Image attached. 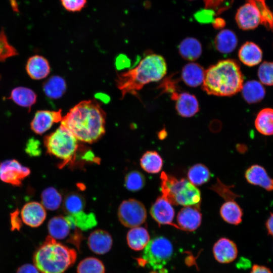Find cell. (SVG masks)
Masks as SVG:
<instances>
[{
    "label": "cell",
    "mask_w": 273,
    "mask_h": 273,
    "mask_svg": "<svg viewBox=\"0 0 273 273\" xmlns=\"http://www.w3.org/2000/svg\"><path fill=\"white\" fill-rule=\"evenodd\" d=\"M113 239L110 234L103 230H96L89 236L87 244L89 248L97 254H104L111 249Z\"/></svg>",
    "instance_id": "cell-15"
},
{
    "label": "cell",
    "mask_w": 273,
    "mask_h": 273,
    "mask_svg": "<svg viewBox=\"0 0 273 273\" xmlns=\"http://www.w3.org/2000/svg\"><path fill=\"white\" fill-rule=\"evenodd\" d=\"M43 89L48 97L50 99H58L65 93L66 84L62 77L55 75L50 77L44 82Z\"/></svg>",
    "instance_id": "cell-30"
},
{
    "label": "cell",
    "mask_w": 273,
    "mask_h": 273,
    "mask_svg": "<svg viewBox=\"0 0 273 273\" xmlns=\"http://www.w3.org/2000/svg\"><path fill=\"white\" fill-rule=\"evenodd\" d=\"M214 44L215 49L220 53L229 54L236 49L238 38L232 30L223 29L220 31L215 36Z\"/></svg>",
    "instance_id": "cell-22"
},
{
    "label": "cell",
    "mask_w": 273,
    "mask_h": 273,
    "mask_svg": "<svg viewBox=\"0 0 273 273\" xmlns=\"http://www.w3.org/2000/svg\"><path fill=\"white\" fill-rule=\"evenodd\" d=\"M191 1H193V0H191Z\"/></svg>",
    "instance_id": "cell-53"
},
{
    "label": "cell",
    "mask_w": 273,
    "mask_h": 273,
    "mask_svg": "<svg viewBox=\"0 0 273 273\" xmlns=\"http://www.w3.org/2000/svg\"><path fill=\"white\" fill-rule=\"evenodd\" d=\"M39 146L40 143L37 140L33 138L31 139L27 143L26 151L30 156H38L41 153Z\"/></svg>",
    "instance_id": "cell-45"
},
{
    "label": "cell",
    "mask_w": 273,
    "mask_h": 273,
    "mask_svg": "<svg viewBox=\"0 0 273 273\" xmlns=\"http://www.w3.org/2000/svg\"><path fill=\"white\" fill-rule=\"evenodd\" d=\"M127 243L129 248L135 251L144 249L150 241L148 231L143 227L132 228L127 233Z\"/></svg>",
    "instance_id": "cell-24"
},
{
    "label": "cell",
    "mask_w": 273,
    "mask_h": 273,
    "mask_svg": "<svg viewBox=\"0 0 273 273\" xmlns=\"http://www.w3.org/2000/svg\"><path fill=\"white\" fill-rule=\"evenodd\" d=\"M77 273H105V268L102 261L93 257H86L78 264Z\"/></svg>",
    "instance_id": "cell-37"
},
{
    "label": "cell",
    "mask_w": 273,
    "mask_h": 273,
    "mask_svg": "<svg viewBox=\"0 0 273 273\" xmlns=\"http://www.w3.org/2000/svg\"><path fill=\"white\" fill-rule=\"evenodd\" d=\"M258 76L261 83L273 85V62H263L258 68Z\"/></svg>",
    "instance_id": "cell-39"
},
{
    "label": "cell",
    "mask_w": 273,
    "mask_h": 273,
    "mask_svg": "<svg viewBox=\"0 0 273 273\" xmlns=\"http://www.w3.org/2000/svg\"><path fill=\"white\" fill-rule=\"evenodd\" d=\"M118 217L124 226L132 228L139 226L145 221L147 212L142 202L129 199L123 201L119 206Z\"/></svg>",
    "instance_id": "cell-8"
},
{
    "label": "cell",
    "mask_w": 273,
    "mask_h": 273,
    "mask_svg": "<svg viewBox=\"0 0 273 273\" xmlns=\"http://www.w3.org/2000/svg\"><path fill=\"white\" fill-rule=\"evenodd\" d=\"M41 200L42 205L45 208L55 210L60 206L62 198L60 193L55 188L49 187L42 192Z\"/></svg>",
    "instance_id": "cell-35"
},
{
    "label": "cell",
    "mask_w": 273,
    "mask_h": 273,
    "mask_svg": "<svg viewBox=\"0 0 273 273\" xmlns=\"http://www.w3.org/2000/svg\"><path fill=\"white\" fill-rule=\"evenodd\" d=\"M205 74L203 67L196 63L186 64L182 69L181 79L190 87H197L203 83Z\"/></svg>",
    "instance_id": "cell-19"
},
{
    "label": "cell",
    "mask_w": 273,
    "mask_h": 273,
    "mask_svg": "<svg viewBox=\"0 0 273 273\" xmlns=\"http://www.w3.org/2000/svg\"><path fill=\"white\" fill-rule=\"evenodd\" d=\"M243 81L238 62L233 59L222 60L205 71L202 89L210 95L232 96L241 90Z\"/></svg>",
    "instance_id": "cell-3"
},
{
    "label": "cell",
    "mask_w": 273,
    "mask_h": 273,
    "mask_svg": "<svg viewBox=\"0 0 273 273\" xmlns=\"http://www.w3.org/2000/svg\"><path fill=\"white\" fill-rule=\"evenodd\" d=\"M266 227L268 233L273 237V213H270V216L266 222Z\"/></svg>",
    "instance_id": "cell-51"
},
{
    "label": "cell",
    "mask_w": 273,
    "mask_h": 273,
    "mask_svg": "<svg viewBox=\"0 0 273 273\" xmlns=\"http://www.w3.org/2000/svg\"><path fill=\"white\" fill-rule=\"evenodd\" d=\"M62 6L71 13L80 12L87 5V0H60Z\"/></svg>",
    "instance_id": "cell-42"
},
{
    "label": "cell",
    "mask_w": 273,
    "mask_h": 273,
    "mask_svg": "<svg viewBox=\"0 0 273 273\" xmlns=\"http://www.w3.org/2000/svg\"><path fill=\"white\" fill-rule=\"evenodd\" d=\"M212 26L216 29L222 28L225 25V21L221 18H216L212 23Z\"/></svg>",
    "instance_id": "cell-50"
},
{
    "label": "cell",
    "mask_w": 273,
    "mask_h": 273,
    "mask_svg": "<svg viewBox=\"0 0 273 273\" xmlns=\"http://www.w3.org/2000/svg\"><path fill=\"white\" fill-rule=\"evenodd\" d=\"M16 273H40L34 264H25L18 268Z\"/></svg>",
    "instance_id": "cell-47"
},
{
    "label": "cell",
    "mask_w": 273,
    "mask_h": 273,
    "mask_svg": "<svg viewBox=\"0 0 273 273\" xmlns=\"http://www.w3.org/2000/svg\"><path fill=\"white\" fill-rule=\"evenodd\" d=\"M30 172L28 168L22 165L16 160H8L0 164L1 180L15 186H20Z\"/></svg>",
    "instance_id": "cell-9"
},
{
    "label": "cell",
    "mask_w": 273,
    "mask_h": 273,
    "mask_svg": "<svg viewBox=\"0 0 273 273\" xmlns=\"http://www.w3.org/2000/svg\"><path fill=\"white\" fill-rule=\"evenodd\" d=\"M62 110L38 111L31 123V128L37 134H42L49 130L54 123L61 121Z\"/></svg>",
    "instance_id": "cell-12"
},
{
    "label": "cell",
    "mask_w": 273,
    "mask_h": 273,
    "mask_svg": "<svg viewBox=\"0 0 273 273\" xmlns=\"http://www.w3.org/2000/svg\"><path fill=\"white\" fill-rule=\"evenodd\" d=\"M140 165L146 172L156 173L161 170L163 160L157 152L149 151L145 153L141 157Z\"/></svg>",
    "instance_id": "cell-32"
},
{
    "label": "cell",
    "mask_w": 273,
    "mask_h": 273,
    "mask_svg": "<svg viewBox=\"0 0 273 273\" xmlns=\"http://www.w3.org/2000/svg\"><path fill=\"white\" fill-rule=\"evenodd\" d=\"M173 248L167 238L160 236L150 240L142 254V264H147L154 270L162 269L171 259Z\"/></svg>",
    "instance_id": "cell-7"
},
{
    "label": "cell",
    "mask_w": 273,
    "mask_h": 273,
    "mask_svg": "<svg viewBox=\"0 0 273 273\" xmlns=\"http://www.w3.org/2000/svg\"><path fill=\"white\" fill-rule=\"evenodd\" d=\"M255 126L263 135H273V109L266 108L260 110L255 118Z\"/></svg>",
    "instance_id": "cell-29"
},
{
    "label": "cell",
    "mask_w": 273,
    "mask_h": 273,
    "mask_svg": "<svg viewBox=\"0 0 273 273\" xmlns=\"http://www.w3.org/2000/svg\"><path fill=\"white\" fill-rule=\"evenodd\" d=\"M178 50L183 59L191 61L198 59L202 53L200 42L194 37L184 39L179 44Z\"/></svg>",
    "instance_id": "cell-23"
},
{
    "label": "cell",
    "mask_w": 273,
    "mask_h": 273,
    "mask_svg": "<svg viewBox=\"0 0 273 273\" xmlns=\"http://www.w3.org/2000/svg\"><path fill=\"white\" fill-rule=\"evenodd\" d=\"M235 20L238 27L243 30L254 29L261 24L258 10L253 5L248 2L238 9Z\"/></svg>",
    "instance_id": "cell-10"
},
{
    "label": "cell",
    "mask_w": 273,
    "mask_h": 273,
    "mask_svg": "<svg viewBox=\"0 0 273 273\" xmlns=\"http://www.w3.org/2000/svg\"><path fill=\"white\" fill-rule=\"evenodd\" d=\"M166 132L165 130H161L158 133V137L160 139H163L166 137Z\"/></svg>",
    "instance_id": "cell-52"
},
{
    "label": "cell",
    "mask_w": 273,
    "mask_h": 273,
    "mask_svg": "<svg viewBox=\"0 0 273 273\" xmlns=\"http://www.w3.org/2000/svg\"><path fill=\"white\" fill-rule=\"evenodd\" d=\"M213 252L217 261L226 263L232 262L236 258L238 250L234 242L229 239L222 238L215 243Z\"/></svg>",
    "instance_id": "cell-17"
},
{
    "label": "cell",
    "mask_w": 273,
    "mask_h": 273,
    "mask_svg": "<svg viewBox=\"0 0 273 273\" xmlns=\"http://www.w3.org/2000/svg\"><path fill=\"white\" fill-rule=\"evenodd\" d=\"M106 113L96 100L82 101L63 117L61 124L79 141L93 143L105 133Z\"/></svg>",
    "instance_id": "cell-1"
},
{
    "label": "cell",
    "mask_w": 273,
    "mask_h": 273,
    "mask_svg": "<svg viewBox=\"0 0 273 273\" xmlns=\"http://www.w3.org/2000/svg\"><path fill=\"white\" fill-rule=\"evenodd\" d=\"M166 72L165 59L159 55L148 54L135 67L118 73L115 80L123 98L127 94L136 95L144 85L160 80Z\"/></svg>",
    "instance_id": "cell-2"
},
{
    "label": "cell",
    "mask_w": 273,
    "mask_h": 273,
    "mask_svg": "<svg viewBox=\"0 0 273 273\" xmlns=\"http://www.w3.org/2000/svg\"><path fill=\"white\" fill-rule=\"evenodd\" d=\"M211 175L208 168L204 164L200 163L194 165L188 171V179L194 186H200L207 183Z\"/></svg>",
    "instance_id": "cell-33"
},
{
    "label": "cell",
    "mask_w": 273,
    "mask_h": 273,
    "mask_svg": "<svg viewBox=\"0 0 273 273\" xmlns=\"http://www.w3.org/2000/svg\"><path fill=\"white\" fill-rule=\"evenodd\" d=\"M17 55L16 50L8 42L5 32H0V61L3 62L9 57Z\"/></svg>",
    "instance_id": "cell-40"
},
{
    "label": "cell",
    "mask_w": 273,
    "mask_h": 273,
    "mask_svg": "<svg viewBox=\"0 0 273 273\" xmlns=\"http://www.w3.org/2000/svg\"><path fill=\"white\" fill-rule=\"evenodd\" d=\"M11 220L13 230L20 229L21 226V219L19 217V211L17 210L11 214Z\"/></svg>",
    "instance_id": "cell-48"
},
{
    "label": "cell",
    "mask_w": 273,
    "mask_h": 273,
    "mask_svg": "<svg viewBox=\"0 0 273 273\" xmlns=\"http://www.w3.org/2000/svg\"><path fill=\"white\" fill-rule=\"evenodd\" d=\"M150 214L159 225H171L179 229L178 226L172 222L174 217V210L171 204L162 196L158 197L152 205Z\"/></svg>",
    "instance_id": "cell-11"
},
{
    "label": "cell",
    "mask_w": 273,
    "mask_h": 273,
    "mask_svg": "<svg viewBox=\"0 0 273 273\" xmlns=\"http://www.w3.org/2000/svg\"><path fill=\"white\" fill-rule=\"evenodd\" d=\"M176 81L172 78L169 77L165 79L161 84V87L164 89V91L167 93H170L171 94L176 92Z\"/></svg>",
    "instance_id": "cell-46"
},
{
    "label": "cell",
    "mask_w": 273,
    "mask_h": 273,
    "mask_svg": "<svg viewBox=\"0 0 273 273\" xmlns=\"http://www.w3.org/2000/svg\"><path fill=\"white\" fill-rule=\"evenodd\" d=\"M85 205L83 197L77 193L68 194L63 202V209L68 214H73L82 211Z\"/></svg>",
    "instance_id": "cell-34"
},
{
    "label": "cell",
    "mask_w": 273,
    "mask_h": 273,
    "mask_svg": "<svg viewBox=\"0 0 273 273\" xmlns=\"http://www.w3.org/2000/svg\"><path fill=\"white\" fill-rule=\"evenodd\" d=\"M145 184V177L143 173L136 170L128 172L124 180L125 188L130 191L136 192L142 189Z\"/></svg>",
    "instance_id": "cell-38"
},
{
    "label": "cell",
    "mask_w": 273,
    "mask_h": 273,
    "mask_svg": "<svg viewBox=\"0 0 273 273\" xmlns=\"http://www.w3.org/2000/svg\"><path fill=\"white\" fill-rule=\"evenodd\" d=\"M48 229L49 236L55 240L67 238L72 229L66 218L62 216L52 218L48 222Z\"/></svg>",
    "instance_id": "cell-26"
},
{
    "label": "cell",
    "mask_w": 273,
    "mask_h": 273,
    "mask_svg": "<svg viewBox=\"0 0 273 273\" xmlns=\"http://www.w3.org/2000/svg\"><path fill=\"white\" fill-rule=\"evenodd\" d=\"M44 143L50 154L62 161V166L74 159L78 148V140L61 124L44 138Z\"/></svg>",
    "instance_id": "cell-6"
},
{
    "label": "cell",
    "mask_w": 273,
    "mask_h": 273,
    "mask_svg": "<svg viewBox=\"0 0 273 273\" xmlns=\"http://www.w3.org/2000/svg\"><path fill=\"white\" fill-rule=\"evenodd\" d=\"M234 0H203L205 8L213 10L216 15L221 14L229 9Z\"/></svg>",
    "instance_id": "cell-41"
},
{
    "label": "cell",
    "mask_w": 273,
    "mask_h": 273,
    "mask_svg": "<svg viewBox=\"0 0 273 273\" xmlns=\"http://www.w3.org/2000/svg\"><path fill=\"white\" fill-rule=\"evenodd\" d=\"M245 177L250 184L258 186L266 191H273V179L267 174L262 166L254 164L246 171Z\"/></svg>",
    "instance_id": "cell-18"
},
{
    "label": "cell",
    "mask_w": 273,
    "mask_h": 273,
    "mask_svg": "<svg viewBox=\"0 0 273 273\" xmlns=\"http://www.w3.org/2000/svg\"><path fill=\"white\" fill-rule=\"evenodd\" d=\"M76 258L75 250L49 236L35 252L33 260L40 273H64Z\"/></svg>",
    "instance_id": "cell-4"
},
{
    "label": "cell",
    "mask_w": 273,
    "mask_h": 273,
    "mask_svg": "<svg viewBox=\"0 0 273 273\" xmlns=\"http://www.w3.org/2000/svg\"><path fill=\"white\" fill-rule=\"evenodd\" d=\"M202 214L198 206H185L180 209L177 216V226L179 229L193 232L200 225Z\"/></svg>",
    "instance_id": "cell-13"
},
{
    "label": "cell",
    "mask_w": 273,
    "mask_h": 273,
    "mask_svg": "<svg viewBox=\"0 0 273 273\" xmlns=\"http://www.w3.org/2000/svg\"><path fill=\"white\" fill-rule=\"evenodd\" d=\"M10 98L20 106L30 108L35 103L37 96L28 88L18 87L12 90Z\"/></svg>",
    "instance_id": "cell-31"
},
{
    "label": "cell",
    "mask_w": 273,
    "mask_h": 273,
    "mask_svg": "<svg viewBox=\"0 0 273 273\" xmlns=\"http://www.w3.org/2000/svg\"><path fill=\"white\" fill-rule=\"evenodd\" d=\"M72 229H76L86 231L96 225L97 221L94 213L86 214L82 211L78 213L68 214L65 216Z\"/></svg>",
    "instance_id": "cell-27"
},
{
    "label": "cell",
    "mask_w": 273,
    "mask_h": 273,
    "mask_svg": "<svg viewBox=\"0 0 273 273\" xmlns=\"http://www.w3.org/2000/svg\"><path fill=\"white\" fill-rule=\"evenodd\" d=\"M45 208L37 202L26 203L21 211V217L26 225L36 228L40 225L46 218Z\"/></svg>",
    "instance_id": "cell-14"
},
{
    "label": "cell",
    "mask_w": 273,
    "mask_h": 273,
    "mask_svg": "<svg viewBox=\"0 0 273 273\" xmlns=\"http://www.w3.org/2000/svg\"><path fill=\"white\" fill-rule=\"evenodd\" d=\"M253 5L258 10L261 17V24L273 32V12L265 0H246Z\"/></svg>",
    "instance_id": "cell-36"
},
{
    "label": "cell",
    "mask_w": 273,
    "mask_h": 273,
    "mask_svg": "<svg viewBox=\"0 0 273 273\" xmlns=\"http://www.w3.org/2000/svg\"><path fill=\"white\" fill-rule=\"evenodd\" d=\"M211 189L227 201L234 200L238 197V195L231 191L230 187L224 185L219 180H217V183Z\"/></svg>",
    "instance_id": "cell-43"
},
{
    "label": "cell",
    "mask_w": 273,
    "mask_h": 273,
    "mask_svg": "<svg viewBox=\"0 0 273 273\" xmlns=\"http://www.w3.org/2000/svg\"><path fill=\"white\" fill-rule=\"evenodd\" d=\"M240 60L245 65L252 67L262 60V52L260 47L252 41H247L240 47L238 52Z\"/></svg>",
    "instance_id": "cell-21"
},
{
    "label": "cell",
    "mask_w": 273,
    "mask_h": 273,
    "mask_svg": "<svg viewBox=\"0 0 273 273\" xmlns=\"http://www.w3.org/2000/svg\"><path fill=\"white\" fill-rule=\"evenodd\" d=\"M215 13L211 10L204 9L197 11L194 14L196 20L202 24H207L212 23L215 19Z\"/></svg>",
    "instance_id": "cell-44"
},
{
    "label": "cell",
    "mask_w": 273,
    "mask_h": 273,
    "mask_svg": "<svg viewBox=\"0 0 273 273\" xmlns=\"http://www.w3.org/2000/svg\"><path fill=\"white\" fill-rule=\"evenodd\" d=\"M175 109L178 114L183 117H191L199 110V104L197 98L189 93H178L174 99Z\"/></svg>",
    "instance_id": "cell-16"
},
{
    "label": "cell",
    "mask_w": 273,
    "mask_h": 273,
    "mask_svg": "<svg viewBox=\"0 0 273 273\" xmlns=\"http://www.w3.org/2000/svg\"><path fill=\"white\" fill-rule=\"evenodd\" d=\"M241 90L243 98L249 104L260 102L265 95V90L262 84L254 80H249L243 84Z\"/></svg>",
    "instance_id": "cell-25"
},
{
    "label": "cell",
    "mask_w": 273,
    "mask_h": 273,
    "mask_svg": "<svg viewBox=\"0 0 273 273\" xmlns=\"http://www.w3.org/2000/svg\"><path fill=\"white\" fill-rule=\"evenodd\" d=\"M220 214L226 222L237 225L242 220V210L234 200H229L222 204L220 209Z\"/></svg>",
    "instance_id": "cell-28"
},
{
    "label": "cell",
    "mask_w": 273,
    "mask_h": 273,
    "mask_svg": "<svg viewBox=\"0 0 273 273\" xmlns=\"http://www.w3.org/2000/svg\"><path fill=\"white\" fill-rule=\"evenodd\" d=\"M26 71L29 76L34 79L46 78L50 72V66L44 57L34 55L30 57L26 65Z\"/></svg>",
    "instance_id": "cell-20"
},
{
    "label": "cell",
    "mask_w": 273,
    "mask_h": 273,
    "mask_svg": "<svg viewBox=\"0 0 273 273\" xmlns=\"http://www.w3.org/2000/svg\"><path fill=\"white\" fill-rule=\"evenodd\" d=\"M162 196L173 205L198 206L200 190L185 178L177 179L162 172L160 176Z\"/></svg>",
    "instance_id": "cell-5"
},
{
    "label": "cell",
    "mask_w": 273,
    "mask_h": 273,
    "mask_svg": "<svg viewBox=\"0 0 273 273\" xmlns=\"http://www.w3.org/2000/svg\"><path fill=\"white\" fill-rule=\"evenodd\" d=\"M250 273H271L267 267L258 265H254Z\"/></svg>",
    "instance_id": "cell-49"
}]
</instances>
